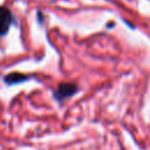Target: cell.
Instances as JSON below:
<instances>
[{
  "instance_id": "obj_1",
  "label": "cell",
  "mask_w": 150,
  "mask_h": 150,
  "mask_svg": "<svg viewBox=\"0 0 150 150\" xmlns=\"http://www.w3.org/2000/svg\"><path fill=\"white\" fill-rule=\"evenodd\" d=\"M13 21V16L11 11L5 7V6H0V36L5 35Z\"/></svg>"
},
{
  "instance_id": "obj_2",
  "label": "cell",
  "mask_w": 150,
  "mask_h": 150,
  "mask_svg": "<svg viewBox=\"0 0 150 150\" xmlns=\"http://www.w3.org/2000/svg\"><path fill=\"white\" fill-rule=\"evenodd\" d=\"M76 84L74 83H62L57 87V89L54 93V97L57 101H62L67 97H70L71 95H74L76 93Z\"/></svg>"
},
{
  "instance_id": "obj_3",
  "label": "cell",
  "mask_w": 150,
  "mask_h": 150,
  "mask_svg": "<svg viewBox=\"0 0 150 150\" xmlns=\"http://www.w3.org/2000/svg\"><path fill=\"white\" fill-rule=\"evenodd\" d=\"M4 80H5V82L7 84H15V83L26 81L27 80V76H25V75H22L20 73H11L7 76H5Z\"/></svg>"
}]
</instances>
